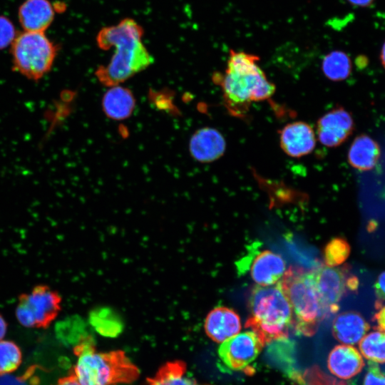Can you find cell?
<instances>
[{"instance_id":"17","label":"cell","mask_w":385,"mask_h":385,"mask_svg":"<svg viewBox=\"0 0 385 385\" xmlns=\"http://www.w3.org/2000/svg\"><path fill=\"white\" fill-rule=\"evenodd\" d=\"M54 16L47 0H26L20 7L19 17L24 31L44 32Z\"/></svg>"},{"instance_id":"24","label":"cell","mask_w":385,"mask_h":385,"mask_svg":"<svg viewBox=\"0 0 385 385\" xmlns=\"http://www.w3.org/2000/svg\"><path fill=\"white\" fill-rule=\"evenodd\" d=\"M349 57L343 51H333L327 54L322 62L324 76L331 81H340L346 79L351 72Z\"/></svg>"},{"instance_id":"20","label":"cell","mask_w":385,"mask_h":385,"mask_svg":"<svg viewBox=\"0 0 385 385\" xmlns=\"http://www.w3.org/2000/svg\"><path fill=\"white\" fill-rule=\"evenodd\" d=\"M88 322L99 334L106 337H118L124 328L120 315L108 307H96L91 310Z\"/></svg>"},{"instance_id":"26","label":"cell","mask_w":385,"mask_h":385,"mask_svg":"<svg viewBox=\"0 0 385 385\" xmlns=\"http://www.w3.org/2000/svg\"><path fill=\"white\" fill-rule=\"evenodd\" d=\"M21 349L14 342L0 341V374H9L14 371L21 364Z\"/></svg>"},{"instance_id":"8","label":"cell","mask_w":385,"mask_h":385,"mask_svg":"<svg viewBox=\"0 0 385 385\" xmlns=\"http://www.w3.org/2000/svg\"><path fill=\"white\" fill-rule=\"evenodd\" d=\"M312 273L326 317L337 311L339 302L348 290L358 287L357 278L350 275L346 267L320 266Z\"/></svg>"},{"instance_id":"14","label":"cell","mask_w":385,"mask_h":385,"mask_svg":"<svg viewBox=\"0 0 385 385\" xmlns=\"http://www.w3.org/2000/svg\"><path fill=\"white\" fill-rule=\"evenodd\" d=\"M365 366L362 355L353 346H334L329 354L327 367L331 374L340 379H350L359 374Z\"/></svg>"},{"instance_id":"35","label":"cell","mask_w":385,"mask_h":385,"mask_svg":"<svg viewBox=\"0 0 385 385\" xmlns=\"http://www.w3.org/2000/svg\"><path fill=\"white\" fill-rule=\"evenodd\" d=\"M374 0H348L353 5L359 6H366L372 3Z\"/></svg>"},{"instance_id":"16","label":"cell","mask_w":385,"mask_h":385,"mask_svg":"<svg viewBox=\"0 0 385 385\" xmlns=\"http://www.w3.org/2000/svg\"><path fill=\"white\" fill-rule=\"evenodd\" d=\"M369 324L359 313L346 311L338 314L332 323V334L339 342L354 345L366 334Z\"/></svg>"},{"instance_id":"5","label":"cell","mask_w":385,"mask_h":385,"mask_svg":"<svg viewBox=\"0 0 385 385\" xmlns=\"http://www.w3.org/2000/svg\"><path fill=\"white\" fill-rule=\"evenodd\" d=\"M292 310V327L299 333L312 336L326 318L316 289L312 271L291 267L279 281Z\"/></svg>"},{"instance_id":"19","label":"cell","mask_w":385,"mask_h":385,"mask_svg":"<svg viewBox=\"0 0 385 385\" xmlns=\"http://www.w3.org/2000/svg\"><path fill=\"white\" fill-rule=\"evenodd\" d=\"M379 156V148L376 143L367 135L355 138L348 151L349 163L360 170L371 169Z\"/></svg>"},{"instance_id":"30","label":"cell","mask_w":385,"mask_h":385,"mask_svg":"<svg viewBox=\"0 0 385 385\" xmlns=\"http://www.w3.org/2000/svg\"><path fill=\"white\" fill-rule=\"evenodd\" d=\"M33 368L27 370L21 376H14L9 374H0V385H29L31 379Z\"/></svg>"},{"instance_id":"31","label":"cell","mask_w":385,"mask_h":385,"mask_svg":"<svg viewBox=\"0 0 385 385\" xmlns=\"http://www.w3.org/2000/svg\"><path fill=\"white\" fill-rule=\"evenodd\" d=\"M375 293L377 297L376 308L381 305L385 299V272H383L377 278L374 284Z\"/></svg>"},{"instance_id":"18","label":"cell","mask_w":385,"mask_h":385,"mask_svg":"<svg viewBox=\"0 0 385 385\" xmlns=\"http://www.w3.org/2000/svg\"><path fill=\"white\" fill-rule=\"evenodd\" d=\"M135 107V98L128 88L115 85L104 93L102 108L107 117L115 120L128 118Z\"/></svg>"},{"instance_id":"15","label":"cell","mask_w":385,"mask_h":385,"mask_svg":"<svg viewBox=\"0 0 385 385\" xmlns=\"http://www.w3.org/2000/svg\"><path fill=\"white\" fill-rule=\"evenodd\" d=\"M240 329L239 315L233 309L225 307L214 308L205 320L207 335L217 342H223L237 334Z\"/></svg>"},{"instance_id":"2","label":"cell","mask_w":385,"mask_h":385,"mask_svg":"<svg viewBox=\"0 0 385 385\" xmlns=\"http://www.w3.org/2000/svg\"><path fill=\"white\" fill-rule=\"evenodd\" d=\"M259 60L256 55L230 50L225 73L213 76L222 88L225 106L235 117H245L252 103L267 100L275 92Z\"/></svg>"},{"instance_id":"6","label":"cell","mask_w":385,"mask_h":385,"mask_svg":"<svg viewBox=\"0 0 385 385\" xmlns=\"http://www.w3.org/2000/svg\"><path fill=\"white\" fill-rule=\"evenodd\" d=\"M11 53L14 69L30 80L38 81L51 70L57 48L44 32L24 31L12 43Z\"/></svg>"},{"instance_id":"28","label":"cell","mask_w":385,"mask_h":385,"mask_svg":"<svg viewBox=\"0 0 385 385\" xmlns=\"http://www.w3.org/2000/svg\"><path fill=\"white\" fill-rule=\"evenodd\" d=\"M16 37V31L12 23L4 16H0V49L11 45Z\"/></svg>"},{"instance_id":"9","label":"cell","mask_w":385,"mask_h":385,"mask_svg":"<svg viewBox=\"0 0 385 385\" xmlns=\"http://www.w3.org/2000/svg\"><path fill=\"white\" fill-rule=\"evenodd\" d=\"M264 345L254 332L246 331L222 342L218 355L229 369L242 370L257 358Z\"/></svg>"},{"instance_id":"1","label":"cell","mask_w":385,"mask_h":385,"mask_svg":"<svg viewBox=\"0 0 385 385\" xmlns=\"http://www.w3.org/2000/svg\"><path fill=\"white\" fill-rule=\"evenodd\" d=\"M143 36L142 26L129 18L99 31L98 47L103 50L115 48L110 62L96 71L100 83L108 87L119 85L153 63V57L142 41Z\"/></svg>"},{"instance_id":"33","label":"cell","mask_w":385,"mask_h":385,"mask_svg":"<svg viewBox=\"0 0 385 385\" xmlns=\"http://www.w3.org/2000/svg\"><path fill=\"white\" fill-rule=\"evenodd\" d=\"M56 385H80L73 374L61 379Z\"/></svg>"},{"instance_id":"25","label":"cell","mask_w":385,"mask_h":385,"mask_svg":"<svg viewBox=\"0 0 385 385\" xmlns=\"http://www.w3.org/2000/svg\"><path fill=\"white\" fill-rule=\"evenodd\" d=\"M361 354L374 363H385V333L375 330L366 334L359 342Z\"/></svg>"},{"instance_id":"11","label":"cell","mask_w":385,"mask_h":385,"mask_svg":"<svg viewBox=\"0 0 385 385\" xmlns=\"http://www.w3.org/2000/svg\"><path fill=\"white\" fill-rule=\"evenodd\" d=\"M279 145L289 156L300 158L311 153L316 146V135L312 127L304 121H295L279 130Z\"/></svg>"},{"instance_id":"7","label":"cell","mask_w":385,"mask_h":385,"mask_svg":"<svg viewBox=\"0 0 385 385\" xmlns=\"http://www.w3.org/2000/svg\"><path fill=\"white\" fill-rule=\"evenodd\" d=\"M61 304V297L56 290L38 284L19 297L16 316L25 327L46 328L57 317Z\"/></svg>"},{"instance_id":"12","label":"cell","mask_w":385,"mask_h":385,"mask_svg":"<svg viewBox=\"0 0 385 385\" xmlns=\"http://www.w3.org/2000/svg\"><path fill=\"white\" fill-rule=\"evenodd\" d=\"M226 150V141L222 133L211 127L197 130L189 142L191 156L200 163H211L222 157Z\"/></svg>"},{"instance_id":"36","label":"cell","mask_w":385,"mask_h":385,"mask_svg":"<svg viewBox=\"0 0 385 385\" xmlns=\"http://www.w3.org/2000/svg\"><path fill=\"white\" fill-rule=\"evenodd\" d=\"M381 57L382 63L385 66V43H384L382 46Z\"/></svg>"},{"instance_id":"32","label":"cell","mask_w":385,"mask_h":385,"mask_svg":"<svg viewBox=\"0 0 385 385\" xmlns=\"http://www.w3.org/2000/svg\"><path fill=\"white\" fill-rule=\"evenodd\" d=\"M377 309H379L374 315L376 328L385 333V305H380Z\"/></svg>"},{"instance_id":"10","label":"cell","mask_w":385,"mask_h":385,"mask_svg":"<svg viewBox=\"0 0 385 385\" xmlns=\"http://www.w3.org/2000/svg\"><path fill=\"white\" fill-rule=\"evenodd\" d=\"M353 120L346 110L334 108L319 118L317 123V134L319 142L329 148L342 144L353 129Z\"/></svg>"},{"instance_id":"22","label":"cell","mask_w":385,"mask_h":385,"mask_svg":"<svg viewBox=\"0 0 385 385\" xmlns=\"http://www.w3.org/2000/svg\"><path fill=\"white\" fill-rule=\"evenodd\" d=\"M148 381L149 385H200L188 376L185 364L180 361L166 363Z\"/></svg>"},{"instance_id":"21","label":"cell","mask_w":385,"mask_h":385,"mask_svg":"<svg viewBox=\"0 0 385 385\" xmlns=\"http://www.w3.org/2000/svg\"><path fill=\"white\" fill-rule=\"evenodd\" d=\"M268 344L270 346L267 349V355L270 361L292 379L299 376L294 367V345L292 342L283 338Z\"/></svg>"},{"instance_id":"13","label":"cell","mask_w":385,"mask_h":385,"mask_svg":"<svg viewBox=\"0 0 385 385\" xmlns=\"http://www.w3.org/2000/svg\"><path fill=\"white\" fill-rule=\"evenodd\" d=\"M249 265L252 280L262 287L279 282L286 271L284 259L279 255L267 250L252 255Z\"/></svg>"},{"instance_id":"3","label":"cell","mask_w":385,"mask_h":385,"mask_svg":"<svg viewBox=\"0 0 385 385\" xmlns=\"http://www.w3.org/2000/svg\"><path fill=\"white\" fill-rule=\"evenodd\" d=\"M250 316L245 323L264 344L287 338L292 310L279 282L275 285L255 287L250 293Z\"/></svg>"},{"instance_id":"4","label":"cell","mask_w":385,"mask_h":385,"mask_svg":"<svg viewBox=\"0 0 385 385\" xmlns=\"http://www.w3.org/2000/svg\"><path fill=\"white\" fill-rule=\"evenodd\" d=\"M93 339L74 347L78 358L73 374L80 385H117L138 378V368L123 351L98 352Z\"/></svg>"},{"instance_id":"34","label":"cell","mask_w":385,"mask_h":385,"mask_svg":"<svg viewBox=\"0 0 385 385\" xmlns=\"http://www.w3.org/2000/svg\"><path fill=\"white\" fill-rule=\"evenodd\" d=\"M7 324L4 317L0 314V341L2 340L6 334Z\"/></svg>"},{"instance_id":"23","label":"cell","mask_w":385,"mask_h":385,"mask_svg":"<svg viewBox=\"0 0 385 385\" xmlns=\"http://www.w3.org/2000/svg\"><path fill=\"white\" fill-rule=\"evenodd\" d=\"M56 331L63 342L75 346L93 338L88 324L81 317L77 316L68 317L60 322Z\"/></svg>"},{"instance_id":"29","label":"cell","mask_w":385,"mask_h":385,"mask_svg":"<svg viewBox=\"0 0 385 385\" xmlns=\"http://www.w3.org/2000/svg\"><path fill=\"white\" fill-rule=\"evenodd\" d=\"M364 385H385V374L376 363L369 361Z\"/></svg>"},{"instance_id":"27","label":"cell","mask_w":385,"mask_h":385,"mask_svg":"<svg viewBox=\"0 0 385 385\" xmlns=\"http://www.w3.org/2000/svg\"><path fill=\"white\" fill-rule=\"evenodd\" d=\"M350 254V246L346 240L342 237L332 239L326 245L324 251L325 265L337 267L344 263Z\"/></svg>"}]
</instances>
